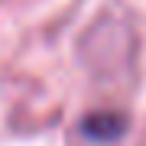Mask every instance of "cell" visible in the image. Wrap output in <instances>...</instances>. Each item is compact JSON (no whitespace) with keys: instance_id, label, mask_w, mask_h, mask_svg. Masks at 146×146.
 Here are the masks:
<instances>
[{"instance_id":"1","label":"cell","mask_w":146,"mask_h":146,"mask_svg":"<svg viewBox=\"0 0 146 146\" xmlns=\"http://www.w3.org/2000/svg\"><path fill=\"white\" fill-rule=\"evenodd\" d=\"M81 133L94 143H114L127 133V117L120 110H94L81 120Z\"/></svg>"}]
</instances>
